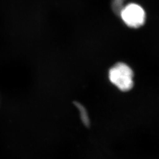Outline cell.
I'll use <instances>...</instances> for the list:
<instances>
[{
	"mask_svg": "<svg viewBox=\"0 0 159 159\" xmlns=\"http://www.w3.org/2000/svg\"><path fill=\"white\" fill-rule=\"evenodd\" d=\"M109 79L111 83L122 91H128L133 88L134 73L127 64L117 63L109 70Z\"/></svg>",
	"mask_w": 159,
	"mask_h": 159,
	"instance_id": "1",
	"label": "cell"
},
{
	"mask_svg": "<svg viewBox=\"0 0 159 159\" xmlns=\"http://www.w3.org/2000/svg\"><path fill=\"white\" fill-rule=\"evenodd\" d=\"M120 15L123 22L133 29L140 27L146 21V12L141 6L136 4H129L123 7Z\"/></svg>",
	"mask_w": 159,
	"mask_h": 159,
	"instance_id": "2",
	"label": "cell"
},
{
	"mask_svg": "<svg viewBox=\"0 0 159 159\" xmlns=\"http://www.w3.org/2000/svg\"><path fill=\"white\" fill-rule=\"evenodd\" d=\"M74 105L79 111L80 119L81 120L82 123L86 127H89L90 125V120L85 107L82 104L77 102H74Z\"/></svg>",
	"mask_w": 159,
	"mask_h": 159,
	"instance_id": "3",
	"label": "cell"
},
{
	"mask_svg": "<svg viewBox=\"0 0 159 159\" xmlns=\"http://www.w3.org/2000/svg\"><path fill=\"white\" fill-rule=\"evenodd\" d=\"M123 0H114L113 2V8L114 11L120 15V12L123 8Z\"/></svg>",
	"mask_w": 159,
	"mask_h": 159,
	"instance_id": "4",
	"label": "cell"
}]
</instances>
